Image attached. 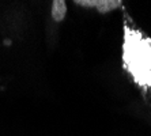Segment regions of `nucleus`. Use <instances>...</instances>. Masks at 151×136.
<instances>
[{"mask_svg": "<svg viewBox=\"0 0 151 136\" xmlns=\"http://www.w3.org/2000/svg\"><path fill=\"white\" fill-rule=\"evenodd\" d=\"M123 67L137 86L151 87V40L128 24L124 26Z\"/></svg>", "mask_w": 151, "mask_h": 136, "instance_id": "nucleus-1", "label": "nucleus"}, {"mask_svg": "<svg viewBox=\"0 0 151 136\" xmlns=\"http://www.w3.org/2000/svg\"><path fill=\"white\" fill-rule=\"evenodd\" d=\"M67 14V4L63 0H55L52 3V18L55 22H63Z\"/></svg>", "mask_w": 151, "mask_h": 136, "instance_id": "nucleus-3", "label": "nucleus"}, {"mask_svg": "<svg viewBox=\"0 0 151 136\" xmlns=\"http://www.w3.org/2000/svg\"><path fill=\"white\" fill-rule=\"evenodd\" d=\"M76 6L86 8H95L99 14H108L121 7V0H75Z\"/></svg>", "mask_w": 151, "mask_h": 136, "instance_id": "nucleus-2", "label": "nucleus"}]
</instances>
